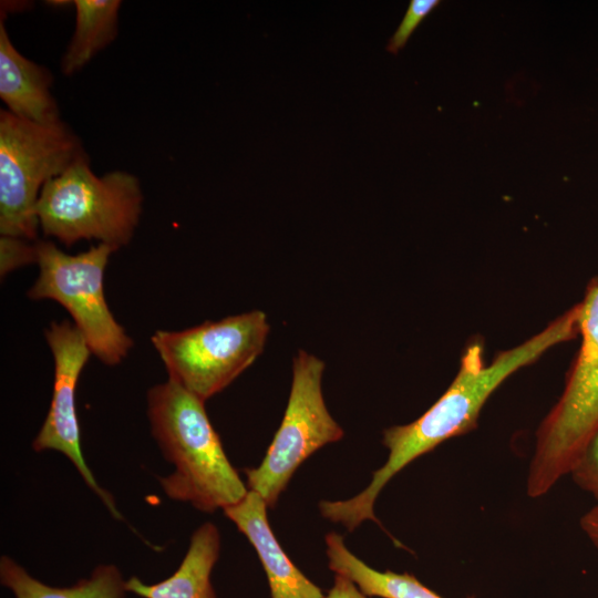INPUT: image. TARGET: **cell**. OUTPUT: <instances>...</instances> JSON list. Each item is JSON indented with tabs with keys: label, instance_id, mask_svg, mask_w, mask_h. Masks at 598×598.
Wrapping results in <instances>:
<instances>
[{
	"label": "cell",
	"instance_id": "1",
	"mask_svg": "<svg viewBox=\"0 0 598 598\" xmlns=\"http://www.w3.org/2000/svg\"><path fill=\"white\" fill-rule=\"evenodd\" d=\"M581 310L579 301L526 341L498 352L488 364L484 363L483 341L478 338L470 341L455 378L440 399L415 421L384 431L383 444L389 456L373 473L369 485L352 498L320 502L322 516L344 525L350 532L367 519L379 523L373 506L390 480L446 440L476 429L482 408L506 379L553 347L579 337Z\"/></svg>",
	"mask_w": 598,
	"mask_h": 598
},
{
	"label": "cell",
	"instance_id": "2",
	"mask_svg": "<svg viewBox=\"0 0 598 598\" xmlns=\"http://www.w3.org/2000/svg\"><path fill=\"white\" fill-rule=\"evenodd\" d=\"M204 403L169 379L147 392L152 433L175 467L158 478L163 491L172 499L213 513L239 503L249 489L229 462Z\"/></svg>",
	"mask_w": 598,
	"mask_h": 598
},
{
	"label": "cell",
	"instance_id": "3",
	"mask_svg": "<svg viewBox=\"0 0 598 598\" xmlns=\"http://www.w3.org/2000/svg\"><path fill=\"white\" fill-rule=\"evenodd\" d=\"M580 347L566 374L564 389L536 431L526 489L540 497L569 474L598 434V278L581 299Z\"/></svg>",
	"mask_w": 598,
	"mask_h": 598
},
{
	"label": "cell",
	"instance_id": "4",
	"mask_svg": "<svg viewBox=\"0 0 598 598\" xmlns=\"http://www.w3.org/2000/svg\"><path fill=\"white\" fill-rule=\"evenodd\" d=\"M142 204L141 183L134 174L117 169L97 176L87 156L43 186L35 215L44 236L68 247L96 239L118 249L131 241Z\"/></svg>",
	"mask_w": 598,
	"mask_h": 598
},
{
	"label": "cell",
	"instance_id": "5",
	"mask_svg": "<svg viewBox=\"0 0 598 598\" xmlns=\"http://www.w3.org/2000/svg\"><path fill=\"white\" fill-rule=\"evenodd\" d=\"M84 157L80 137L65 122L38 124L1 110V236L35 239V205L43 186Z\"/></svg>",
	"mask_w": 598,
	"mask_h": 598
},
{
	"label": "cell",
	"instance_id": "6",
	"mask_svg": "<svg viewBox=\"0 0 598 598\" xmlns=\"http://www.w3.org/2000/svg\"><path fill=\"white\" fill-rule=\"evenodd\" d=\"M269 329L266 313L252 310L182 331L157 330L151 341L168 379L206 401L252 364Z\"/></svg>",
	"mask_w": 598,
	"mask_h": 598
},
{
	"label": "cell",
	"instance_id": "7",
	"mask_svg": "<svg viewBox=\"0 0 598 598\" xmlns=\"http://www.w3.org/2000/svg\"><path fill=\"white\" fill-rule=\"evenodd\" d=\"M37 246L39 277L30 288V299H52L62 305L87 341L91 352L103 363L118 364L133 346L115 320L104 296V270L116 247L99 244L78 255H69L49 240Z\"/></svg>",
	"mask_w": 598,
	"mask_h": 598
},
{
	"label": "cell",
	"instance_id": "8",
	"mask_svg": "<svg viewBox=\"0 0 598 598\" xmlns=\"http://www.w3.org/2000/svg\"><path fill=\"white\" fill-rule=\"evenodd\" d=\"M324 363L299 350L293 359L287 409L265 457L257 467L245 468L247 487L275 506L295 471L312 453L343 436L329 413L321 390Z\"/></svg>",
	"mask_w": 598,
	"mask_h": 598
},
{
	"label": "cell",
	"instance_id": "9",
	"mask_svg": "<svg viewBox=\"0 0 598 598\" xmlns=\"http://www.w3.org/2000/svg\"><path fill=\"white\" fill-rule=\"evenodd\" d=\"M45 338L54 359L53 392L49 412L32 447L35 452L52 450L64 454L111 514L122 519L112 495L99 485L81 448L75 392L80 374L92 353L91 349L80 329L65 320L52 322L45 331Z\"/></svg>",
	"mask_w": 598,
	"mask_h": 598
},
{
	"label": "cell",
	"instance_id": "10",
	"mask_svg": "<svg viewBox=\"0 0 598 598\" xmlns=\"http://www.w3.org/2000/svg\"><path fill=\"white\" fill-rule=\"evenodd\" d=\"M267 504L259 494L248 491L239 503L224 509L254 546L265 569L271 598H324L279 545L267 518Z\"/></svg>",
	"mask_w": 598,
	"mask_h": 598
},
{
	"label": "cell",
	"instance_id": "11",
	"mask_svg": "<svg viewBox=\"0 0 598 598\" xmlns=\"http://www.w3.org/2000/svg\"><path fill=\"white\" fill-rule=\"evenodd\" d=\"M53 75L22 55L11 42L3 20L0 22V97L12 114L44 125L61 122L52 94Z\"/></svg>",
	"mask_w": 598,
	"mask_h": 598
},
{
	"label": "cell",
	"instance_id": "12",
	"mask_svg": "<svg viewBox=\"0 0 598 598\" xmlns=\"http://www.w3.org/2000/svg\"><path fill=\"white\" fill-rule=\"evenodd\" d=\"M219 550L217 527L205 523L192 535L187 553L173 575L152 585L133 576L126 580L127 592L143 598H216L210 576Z\"/></svg>",
	"mask_w": 598,
	"mask_h": 598
},
{
	"label": "cell",
	"instance_id": "13",
	"mask_svg": "<svg viewBox=\"0 0 598 598\" xmlns=\"http://www.w3.org/2000/svg\"><path fill=\"white\" fill-rule=\"evenodd\" d=\"M1 584L14 598H124L126 580L114 565L97 566L89 578L70 587H53L32 577L8 556L0 559Z\"/></svg>",
	"mask_w": 598,
	"mask_h": 598
},
{
	"label": "cell",
	"instance_id": "14",
	"mask_svg": "<svg viewBox=\"0 0 598 598\" xmlns=\"http://www.w3.org/2000/svg\"><path fill=\"white\" fill-rule=\"evenodd\" d=\"M329 568L351 579L368 597L381 598H442L413 575L391 570L379 571L353 555L337 533L326 536Z\"/></svg>",
	"mask_w": 598,
	"mask_h": 598
},
{
	"label": "cell",
	"instance_id": "15",
	"mask_svg": "<svg viewBox=\"0 0 598 598\" xmlns=\"http://www.w3.org/2000/svg\"><path fill=\"white\" fill-rule=\"evenodd\" d=\"M118 0H75V28L61 59V71L72 75L111 44L118 31Z\"/></svg>",
	"mask_w": 598,
	"mask_h": 598
},
{
	"label": "cell",
	"instance_id": "16",
	"mask_svg": "<svg viewBox=\"0 0 598 598\" xmlns=\"http://www.w3.org/2000/svg\"><path fill=\"white\" fill-rule=\"evenodd\" d=\"M439 4V0H411L401 23L389 40L386 51L396 54L403 49L415 29Z\"/></svg>",
	"mask_w": 598,
	"mask_h": 598
},
{
	"label": "cell",
	"instance_id": "17",
	"mask_svg": "<svg viewBox=\"0 0 598 598\" xmlns=\"http://www.w3.org/2000/svg\"><path fill=\"white\" fill-rule=\"evenodd\" d=\"M569 475L579 488L598 503V434L589 442Z\"/></svg>",
	"mask_w": 598,
	"mask_h": 598
},
{
	"label": "cell",
	"instance_id": "18",
	"mask_svg": "<svg viewBox=\"0 0 598 598\" xmlns=\"http://www.w3.org/2000/svg\"><path fill=\"white\" fill-rule=\"evenodd\" d=\"M27 239L11 236L0 237L1 275L30 262H37V246Z\"/></svg>",
	"mask_w": 598,
	"mask_h": 598
},
{
	"label": "cell",
	"instance_id": "19",
	"mask_svg": "<svg viewBox=\"0 0 598 598\" xmlns=\"http://www.w3.org/2000/svg\"><path fill=\"white\" fill-rule=\"evenodd\" d=\"M324 598H368L348 577L336 574L333 585Z\"/></svg>",
	"mask_w": 598,
	"mask_h": 598
},
{
	"label": "cell",
	"instance_id": "20",
	"mask_svg": "<svg viewBox=\"0 0 598 598\" xmlns=\"http://www.w3.org/2000/svg\"><path fill=\"white\" fill-rule=\"evenodd\" d=\"M580 527L591 544L598 549V503L581 516Z\"/></svg>",
	"mask_w": 598,
	"mask_h": 598
}]
</instances>
